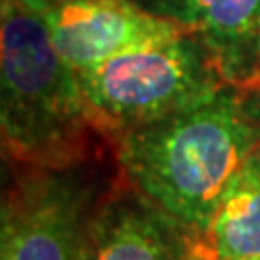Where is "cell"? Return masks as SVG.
Returning <instances> with one entry per match:
<instances>
[{
	"label": "cell",
	"mask_w": 260,
	"mask_h": 260,
	"mask_svg": "<svg viewBox=\"0 0 260 260\" xmlns=\"http://www.w3.org/2000/svg\"><path fill=\"white\" fill-rule=\"evenodd\" d=\"M78 80L89 115L109 145L198 107L228 85L213 50L193 32L113 56L80 72Z\"/></svg>",
	"instance_id": "cell-3"
},
{
	"label": "cell",
	"mask_w": 260,
	"mask_h": 260,
	"mask_svg": "<svg viewBox=\"0 0 260 260\" xmlns=\"http://www.w3.org/2000/svg\"><path fill=\"white\" fill-rule=\"evenodd\" d=\"M202 241L210 260H260V145L230 178Z\"/></svg>",
	"instance_id": "cell-8"
},
{
	"label": "cell",
	"mask_w": 260,
	"mask_h": 260,
	"mask_svg": "<svg viewBox=\"0 0 260 260\" xmlns=\"http://www.w3.org/2000/svg\"><path fill=\"white\" fill-rule=\"evenodd\" d=\"M254 93H256V98H258V126H260V93L256 91V89H254Z\"/></svg>",
	"instance_id": "cell-11"
},
{
	"label": "cell",
	"mask_w": 260,
	"mask_h": 260,
	"mask_svg": "<svg viewBox=\"0 0 260 260\" xmlns=\"http://www.w3.org/2000/svg\"><path fill=\"white\" fill-rule=\"evenodd\" d=\"M0 130L11 165L74 167L111 154L44 18L15 5L0 20Z\"/></svg>",
	"instance_id": "cell-2"
},
{
	"label": "cell",
	"mask_w": 260,
	"mask_h": 260,
	"mask_svg": "<svg viewBox=\"0 0 260 260\" xmlns=\"http://www.w3.org/2000/svg\"><path fill=\"white\" fill-rule=\"evenodd\" d=\"M7 165L0 260H80L89 219L117 178L113 154L74 167Z\"/></svg>",
	"instance_id": "cell-4"
},
{
	"label": "cell",
	"mask_w": 260,
	"mask_h": 260,
	"mask_svg": "<svg viewBox=\"0 0 260 260\" xmlns=\"http://www.w3.org/2000/svg\"><path fill=\"white\" fill-rule=\"evenodd\" d=\"M80 260H210L204 241L117 178L89 219Z\"/></svg>",
	"instance_id": "cell-5"
},
{
	"label": "cell",
	"mask_w": 260,
	"mask_h": 260,
	"mask_svg": "<svg viewBox=\"0 0 260 260\" xmlns=\"http://www.w3.org/2000/svg\"><path fill=\"white\" fill-rule=\"evenodd\" d=\"M251 89H256V91L260 93V65H258V76H256V83H254V87Z\"/></svg>",
	"instance_id": "cell-10"
},
{
	"label": "cell",
	"mask_w": 260,
	"mask_h": 260,
	"mask_svg": "<svg viewBox=\"0 0 260 260\" xmlns=\"http://www.w3.org/2000/svg\"><path fill=\"white\" fill-rule=\"evenodd\" d=\"M260 145L254 89L228 83L193 109L121 135L117 174L200 237L230 178Z\"/></svg>",
	"instance_id": "cell-1"
},
{
	"label": "cell",
	"mask_w": 260,
	"mask_h": 260,
	"mask_svg": "<svg viewBox=\"0 0 260 260\" xmlns=\"http://www.w3.org/2000/svg\"><path fill=\"white\" fill-rule=\"evenodd\" d=\"M39 15L54 48L76 74L113 56L186 32L145 11L135 0H63Z\"/></svg>",
	"instance_id": "cell-6"
},
{
	"label": "cell",
	"mask_w": 260,
	"mask_h": 260,
	"mask_svg": "<svg viewBox=\"0 0 260 260\" xmlns=\"http://www.w3.org/2000/svg\"><path fill=\"white\" fill-rule=\"evenodd\" d=\"M59 3H63V0H3V5H15V7H22V9L32 11V13H44Z\"/></svg>",
	"instance_id": "cell-9"
},
{
	"label": "cell",
	"mask_w": 260,
	"mask_h": 260,
	"mask_svg": "<svg viewBox=\"0 0 260 260\" xmlns=\"http://www.w3.org/2000/svg\"><path fill=\"white\" fill-rule=\"evenodd\" d=\"M193 32L213 50L230 85L251 89L260 65V0H135Z\"/></svg>",
	"instance_id": "cell-7"
}]
</instances>
